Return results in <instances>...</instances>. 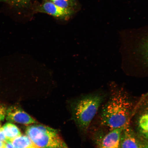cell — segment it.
<instances>
[{
	"instance_id": "cell-1",
	"label": "cell",
	"mask_w": 148,
	"mask_h": 148,
	"mask_svg": "<svg viewBox=\"0 0 148 148\" xmlns=\"http://www.w3.org/2000/svg\"><path fill=\"white\" fill-rule=\"evenodd\" d=\"M131 104L126 96L116 92L103 107L101 122L111 129L125 128L129 125Z\"/></svg>"
},
{
	"instance_id": "cell-2",
	"label": "cell",
	"mask_w": 148,
	"mask_h": 148,
	"mask_svg": "<svg viewBox=\"0 0 148 148\" xmlns=\"http://www.w3.org/2000/svg\"><path fill=\"white\" fill-rule=\"evenodd\" d=\"M103 98L99 94L84 96L75 103L73 109L75 123L83 130L87 129L99 109Z\"/></svg>"
},
{
	"instance_id": "cell-3",
	"label": "cell",
	"mask_w": 148,
	"mask_h": 148,
	"mask_svg": "<svg viewBox=\"0 0 148 148\" xmlns=\"http://www.w3.org/2000/svg\"><path fill=\"white\" fill-rule=\"evenodd\" d=\"M26 133L33 144L40 148H68L58 131L42 125L30 126Z\"/></svg>"
},
{
	"instance_id": "cell-4",
	"label": "cell",
	"mask_w": 148,
	"mask_h": 148,
	"mask_svg": "<svg viewBox=\"0 0 148 148\" xmlns=\"http://www.w3.org/2000/svg\"><path fill=\"white\" fill-rule=\"evenodd\" d=\"M36 12L49 14L59 19H69L74 13L73 9H66L57 6L51 1H44L42 4L38 5Z\"/></svg>"
},
{
	"instance_id": "cell-5",
	"label": "cell",
	"mask_w": 148,
	"mask_h": 148,
	"mask_svg": "<svg viewBox=\"0 0 148 148\" xmlns=\"http://www.w3.org/2000/svg\"><path fill=\"white\" fill-rule=\"evenodd\" d=\"M6 120L10 122L28 125L36 123V120L17 106H11L7 110Z\"/></svg>"
},
{
	"instance_id": "cell-6",
	"label": "cell",
	"mask_w": 148,
	"mask_h": 148,
	"mask_svg": "<svg viewBox=\"0 0 148 148\" xmlns=\"http://www.w3.org/2000/svg\"><path fill=\"white\" fill-rule=\"evenodd\" d=\"M125 128L112 130L102 140L99 148H119L122 134Z\"/></svg>"
},
{
	"instance_id": "cell-7",
	"label": "cell",
	"mask_w": 148,
	"mask_h": 148,
	"mask_svg": "<svg viewBox=\"0 0 148 148\" xmlns=\"http://www.w3.org/2000/svg\"><path fill=\"white\" fill-rule=\"evenodd\" d=\"M122 134L120 145L121 148H139L136 139L130 130L129 125L124 130Z\"/></svg>"
},
{
	"instance_id": "cell-8",
	"label": "cell",
	"mask_w": 148,
	"mask_h": 148,
	"mask_svg": "<svg viewBox=\"0 0 148 148\" xmlns=\"http://www.w3.org/2000/svg\"><path fill=\"white\" fill-rule=\"evenodd\" d=\"M10 140L15 148H30L34 146L29 137L24 135H20Z\"/></svg>"
},
{
	"instance_id": "cell-9",
	"label": "cell",
	"mask_w": 148,
	"mask_h": 148,
	"mask_svg": "<svg viewBox=\"0 0 148 148\" xmlns=\"http://www.w3.org/2000/svg\"><path fill=\"white\" fill-rule=\"evenodd\" d=\"M7 140H10L21 135V133L15 125L7 123L2 127Z\"/></svg>"
},
{
	"instance_id": "cell-10",
	"label": "cell",
	"mask_w": 148,
	"mask_h": 148,
	"mask_svg": "<svg viewBox=\"0 0 148 148\" xmlns=\"http://www.w3.org/2000/svg\"><path fill=\"white\" fill-rule=\"evenodd\" d=\"M51 2L54 4L61 8L69 9H73L77 6L75 0H44Z\"/></svg>"
},
{
	"instance_id": "cell-11",
	"label": "cell",
	"mask_w": 148,
	"mask_h": 148,
	"mask_svg": "<svg viewBox=\"0 0 148 148\" xmlns=\"http://www.w3.org/2000/svg\"><path fill=\"white\" fill-rule=\"evenodd\" d=\"M139 50L144 63L148 66V37L140 44Z\"/></svg>"
},
{
	"instance_id": "cell-12",
	"label": "cell",
	"mask_w": 148,
	"mask_h": 148,
	"mask_svg": "<svg viewBox=\"0 0 148 148\" xmlns=\"http://www.w3.org/2000/svg\"><path fill=\"white\" fill-rule=\"evenodd\" d=\"M139 126L142 134L148 139V114L140 117L139 120Z\"/></svg>"
},
{
	"instance_id": "cell-13",
	"label": "cell",
	"mask_w": 148,
	"mask_h": 148,
	"mask_svg": "<svg viewBox=\"0 0 148 148\" xmlns=\"http://www.w3.org/2000/svg\"><path fill=\"white\" fill-rule=\"evenodd\" d=\"M32 0H9V3L18 7H25L29 4Z\"/></svg>"
},
{
	"instance_id": "cell-14",
	"label": "cell",
	"mask_w": 148,
	"mask_h": 148,
	"mask_svg": "<svg viewBox=\"0 0 148 148\" xmlns=\"http://www.w3.org/2000/svg\"><path fill=\"white\" fill-rule=\"evenodd\" d=\"M6 107L0 103V121L4 120L6 115Z\"/></svg>"
},
{
	"instance_id": "cell-15",
	"label": "cell",
	"mask_w": 148,
	"mask_h": 148,
	"mask_svg": "<svg viewBox=\"0 0 148 148\" xmlns=\"http://www.w3.org/2000/svg\"><path fill=\"white\" fill-rule=\"evenodd\" d=\"M7 140V139L3 132V127H1L0 128V141L4 142Z\"/></svg>"
},
{
	"instance_id": "cell-16",
	"label": "cell",
	"mask_w": 148,
	"mask_h": 148,
	"mask_svg": "<svg viewBox=\"0 0 148 148\" xmlns=\"http://www.w3.org/2000/svg\"><path fill=\"white\" fill-rule=\"evenodd\" d=\"M4 143V148H15L10 140H7Z\"/></svg>"
},
{
	"instance_id": "cell-17",
	"label": "cell",
	"mask_w": 148,
	"mask_h": 148,
	"mask_svg": "<svg viewBox=\"0 0 148 148\" xmlns=\"http://www.w3.org/2000/svg\"><path fill=\"white\" fill-rule=\"evenodd\" d=\"M4 142L0 141V148L4 147Z\"/></svg>"
},
{
	"instance_id": "cell-18",
	"label": "cell",
	"mask_w": 148,
	"mask_h": 148,
	"mask_svg": "<svg viewBox=\"0 0 148 148\" xmlns=\"http://www.w3.org/2000/svg\"><path fill=\"white\" fill-rule=\"evenodd\" d=\"M143 148H148V143L146 144L145 145H144Z\"/></svg>"
},
{
	"instance_id": "cell-19",
	"label": "cell",
	"mask_w": 148,
	"mask_h": 148,
	"mask_svg": "<svg viewBox=\"0 0 148 148\" xmlns=\"http://www.w3.org/2000/svg\"><path fill=\"white\" fill-rule=\"evenodd\" d=\"M0 1H4L6 2L9 3V0H0Z\"/></svg>"
},
{
	"instance_id": "cell-20",
	"label": "cell",
	"mask_w": 148,
	"mask_h": 148,
	"mask_svg": "<svg viewBox=\"0 0 148 148\" xmlns=\"http://www.w3.org/2000/svg\"><path fill=\"white\" fill-rule=\"evenodd\" d=\"M30 148H40L37 147H36V146H35L34 145V146H33V147H31Z\"/></svg>"
},
{
	"instance_id": "cell-21",
	"label": "cell",
	"mask_w": 148,
	"mask_h": 148,
	"mask_svg": "<svg viewBox=\"0 0 148 148\" xmlns=\"http://www.w3.org/2000/svg\"><path fill=\"white\" fill-rule=\"evenodd\" d=\"M1 122H0V127H1Z\"/></svg>"
},
{
	"instance_id": "cell-22",
	"label": "cell",
	"mask_w": 148,
	"mask_h": 148,
	"mask_svg": "<svg viewBox=\"0 0 148 148\" xmlns=\"http://www.w3.org/2000/svg\"><path fill=\"white\" fill-rule=\"evenodd\" d=\"M1 148H4V147H3Z\"/></svg>"
}]
</instances>
